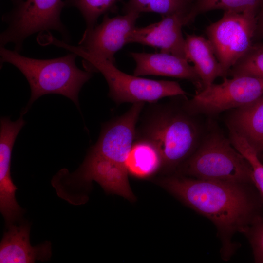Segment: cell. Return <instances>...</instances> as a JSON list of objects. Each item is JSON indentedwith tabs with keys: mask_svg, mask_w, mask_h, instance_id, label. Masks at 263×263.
I'll return each instance as SVG.
<instances>
[{
	"mask_svg": "<svg viewBox=\"0 0 263 263\" xmlns=\"http://www.w3.org/2000/svg\"><path fill=\"white\" fill-rule=\"evenodd\" d=\"M155 182L214 224L225 260L235 251L233 235L244 234L261 215L263 202L253 184L201 180L175 172L157 178Z\"/></svg>",
	"mask_w": 263,
	"mask_h": 263,
	"instance_id": "6da1fadb",
	"label": "cell"
},
{
	"mask_svg": "<svg viewBox=\"0 0 263 263\" xmlns=\"http://www.w3.org/2000/svg\"><path fill=\"white\" fill-rule=\"evenodd\" d=\"M145 107V106H144ZM143 108L135 128L134 140L155 144L163 159L161 173L174 172L200 143V129L193 115L173 102L149 103Z\"/></svg>",
	"mask_w": 263,
	"mask_h": 263,
	"instance_id": "7a4b0ae2",
	"label": "cell"
},
{
	"mask_svg": "<svg viewBox=\"0 0 263 263\" xmlns=\"http://www.w3.org/2000/svg\"><path fill=\"white\" fill-rule=\"evenodd\" d=\"M146 103H132L123 114L104 123L77 174L83 180L113 186L128 180L127 161L134 140L137 122Z\"/></svg>",
	"mask_w": 263,
	"mask_h": 263,
	"instance_id": "3957f363",
	"label": "cell"
},
{
	"mask_svg": "<svg viewBox=\"0 0 263 263\" xmlns=\"http://www.w3.org/2000/svg\"><path fill=\"white\" fill-rule=\"evenodd\" d=\"M0 64L10 63L26 77L31 91L27 106L21 113L25 114L39 97L50 94L62 95L72 100L79 109L78 94L92 73L83 71L75 63L77 55L71 53L50 59H38L24 56L15 50L0 48Z\"/></svg>",
	"mask_w": 263,
	"mask_h": 263,
	"instance_id": "277c9868",
	"label": "cell"
},
{
	"mask_svg": "<svg viewBox=\"0 0 263 263\" xmlns=\"http://www.w3.org/2000/svg\"><path fill=\"white\" fill-rule=\"evenodd\" d=\"M174 172L201 180L253 184L250 163L218 131L208 133Z\"/></svg>",
	"mask_w": 263,
	"mask_h": 263,
	"instance_id": "5b68a950",
	"label": "cell"
},
{
	"mask_svg": "<svg viewBox=\"0 0 263 263\" xmlns=\"http://www.w3.org/2000/svg\"><path fill=\"white\" fill-rule=\"evenodd\" d=\"M55 45L82 57L86 71L101 73L109 86V97L117 104L154 103L166 97L185 96L187 94L177 82L128 75L119 70L115 64L86 52L78 46H72L58 39Z\"/></svg>",
	"mask_w": 263,
	"mask_h": 263,
	"instance_id": "8992f818",
	"label": "cell"
},
{
	"mask_svg": "<svg viewBox=\"0 0 263 263\" xmlns=\"http://www.w3.org/2000/svg\"><path fill=\"white\" fill-rule=\"evenodd\" d=\"M65 4L62 0H21L11 13L2 17L3 21L8 26L0 34V46L13 43L14 50L20 53L27 37L49 30L59 32L65 40L68 41V32L60 20L61 12Z\"/></svg>",
	"mask_w": 263,
	"mask_h": 263,
	"instance_id": "52a82bcc",
	"label": "cell"
},
{
	"mask_svg": "<svg viewBox=\"0 0 263 263\" xmlns=\"http://www.w3.org/2000/svg\"><path fill=\"white\" fill-rule=\"evenodd\" d=\"M256 26V13L225 11L220 19L206 28L224 78L253 45Z\"/></svg>",
	"mask_w": 263,
	"mask_h": 263,
	"instance_id": "ba28073f",
	"label": "cell"
},
{
	"mask_svg": "<svg viewBox=\"0 0 263 263\" xmlns=\"http://www.w3.org/2000/svg\"><path fill=\"white\" fill-rule=\"evenodd\" d=\"M263 95V78L246 75L224 77L222 83H213L197 92L183 105L193 115L213 116L247 105Z\"/></svg>",
	"mask_w": 263,
	"mask_h": 263,
	"instance_id": "9c48e42d",
	"label": "cell"
},
{
	"mask_svg": "<svg viewBox=\"0 0 263 263\" xmlns=\"http://www.w3.org/2000/svg\"><path fill=\"white\" fill-rule=\"evenodd\" d=\"M139 15L129 12L113 18L105 15L100 24L85 30L78 46L86 52L115 64L114 55L128 44Z\"/></svg>",
	"mask_w": 263,
	"mask_h": 263,
	"instance_id": "30bf717a",
	"label": "cell"
},
{
	"mask_svg": "<svg viewBox=\"0 0 263 263\" xmlns=\"http://www.w3.org/2000/svg\"><path fill=\"white\" fill-rule=\"evenodd\" d=\"M25 124L23 115L15 121L9 117L0 119V210L7 227L21 216L23 209L18 204L15 192L17 188L11 176V160L16 139Z\"/></svg>",
	"mask_w": 263,
	"mask_h": 263,
	"instance_id": "8fae6325",
	"label": "cell"
},
{
	"mask_svg": "<svg viewBox=\"0 0 263 263\" xmlns=\"http://www.w3.org/2000/svg\"><path fill=\"white\" fill-rule=\"evenodd\" d=\"M188 15L177 13L164 16L158 22L145 27H136L129 38L128 44L137 43L157 47L160 52L186 59L182 27L188 25Z\"/></svg>",
	"mask_w": 263,
	"mask_h": 263,
	"instance_id": "7c38bea8",
	"label": "cell"
},
{
	"mask_svg": "<svg viewBox=\"0 0 263 263\" xmlns=\"http://www.w3.org/2000/svg\"><path fill=\"white\" fill-rule=\"evenodd\" d=\"M135 62L133 75L136 76L149 75L172 77L186 79L191 82L197 89L202 90L200 79L193 66L186 59L165 53H129Z\"/></svg>",
	"mask_w": 263,
	"mask_h": 263,
	"instance_id": "4fadbf2b",
	"label": "cell"
},
{
	"mask_svg": "<svg viewBox=\"0 0 263 263\" xmlns=\"http://www.w3.org/2000/svg\"><path fill=\"white\" fill-rule=\"evenodd\" d=\"M0 244V263H31L48 260L51 255L49 242L36 246L30 242V226L13 224L7 227Z\"/></svg>",
	"mask_w": 263,
	"mask_h": 263,
	"instance_id": "5bb4252c",
	"label": "cell"
},
{
	"mask_svg": "<svg viewBox=\"0 0 263 263\" xmlns=\"http://www.w3.org/2000/svg\"><path fill=\"white\" fill-rule=\"evenodd\" d=\"M226 124L230 131L243 137L260 155L263 151V95L234 109L227 117Z\"/></svg>",
	"mask_w": 263,
	"mask_h": 263,
	"instance_id": "9a60e30c",
	"label": "cell"
},
{
	"mask_svg": "<svg viewBox=\"0 0 263 263\" xmlns=\"http://www.w3.org/2000/svg\"><path fill=\"white\" fill-rule=\"evenodd\" d=\"M185 40L186 58L193 64L201 82L202 90L213 84L217 77L224 78L221 67L208 39L202 36L187 34Z\"/></svg>",
	"mask_w": 263,
	"mask_h": 263,
	"instance_id": "2e32d148",
	"label": "cell"
},
{
	"mask_svg": "<svg viewBox=\"0 0 263 263\" xmlns=\"http://www.w3.org/2000/svg\"><path fill=\"white\" fill-rule=\"evenodd\" d=\"M163 159L156 146L146 139L134 140L127 161L129 174L139 179H147L161 172Z\"/></svg>",
	"mask_w": 263,
	"mask_h": 263,
	"instance_id": "e0dca14e",
	"label": "cell"
},
{
	"mask_svg": "<svg viewBox=\"0 0 263 263\" xmlns=\"http://www.w3.org/2000/svg\"><path fill=\"white\" fill-rule=\"evenodd\" d=\"M263 0H195L188 15V25L198 15L212 10L256 13Z\"/></svg>",
	"mask_w": 263,
	"mask_h": 263,
	"instance_id": "ac0fdd59",
	"label": "cell"
},
{
	"mask_svg": "<svg viewBox=\"0 0 263 263\" xmlns=\"http://www.w3.org/2000/svg\"><path fill=\"white\" fill-rule=\"evenodd\" d=\"M193 0H129L124 8L125 13L154 12L162 16L174 13L188 14Z\"/></svg>",
	"mask_w": 263,
	"mask_h": 263,
	"instance_id": "d6986e66",
	"label": "cell"
},
{
	"mask_svg": "<svg viewBox=\"0 0 263 263\" xmlns=\"http://www.w3.org/2000/svg\"><path fill=\"white\" fill-rule=\"evenodd\" d=\"M228 75H246L263 78V42L253 44L231 68Z\"/></svg>",
	"mask_w": 263,
	"mask_h": 263,
	"instance_id": "ffe728a7",
	"label": "cell"
},
{
	"mask_svg": "<svg viewBox=\"0 0 263 263\" xmlns=\"http://www.w3.org/2000/svg\"><path fill=\"white\" fill-rule=\"evenodd\" d=\"M229 139L233 147L250 163L252 169L253 183L263 203V164L255 150L243 137L235 132H231Z\"/></svg>",
	"mask_w": 263,
	"mask_h": 263,
	"instance_id": "44dd1931",
	"label": "cell"
},
{
	"mask_svg": "<svg viewBox=\"0 0 263 263\" xmlns=\"http://www.w3.org/2000/svg\"><path fill=\"white\" fill-rule=\"evenodd\" d=\"M119 0H66V3L75 6L81 12L86 24V29L97 24L98 18L112 11Z\"/></svg>",
	"mask_w": 263,
	"mask_h": 263,
	"instance_id": "7402d4cb",
	"label": "cell"
},
{
	"mask_svg": "<svg viewBox=\"0 0 263 263\" xmlns=\"http://www.w3.org/2000/svg\"><path fill=\"white\" fill-rule=\"evenodd\" d=\"M251 244L254 261L263 263V217L258 216L244 233Z\"/></svg>",
	"mask_w": 263,
	"mask_h": 263,
	"instance_id": "603a6c76",
	"label": "cell"
},
{
	"mask_svg": "<svg viewBox=\"0 0 263 263\" xmlns=\"http://www.w3.org/2000/svg\"><path fill=\"white\" fill-rule=\"evenodd\" d=\"M262 7L261 9L259 16L257 17V26L256 33H259L263 37V2Z\"/></svg>",
	"mask_w": 263,
	"mask_h": 263,
	"instance_id": "cb8c5ba5",
	"label": "cell"
},
{
	"mask_svg": "<svg viewBox=\"0 0 263 263\" xmlns=\"http://www.w3.org/2000/svg\"><path fill=\"white\" fill-rule=\"evenodd\" d=\"M260 161L263 164V151L259 155H258Z\"/></svg>",
	"mask_w": 263,
	"mask_h": 263,
	"instance_id": "d4e9b609",
	"label": "cell"
}]
</instances>
